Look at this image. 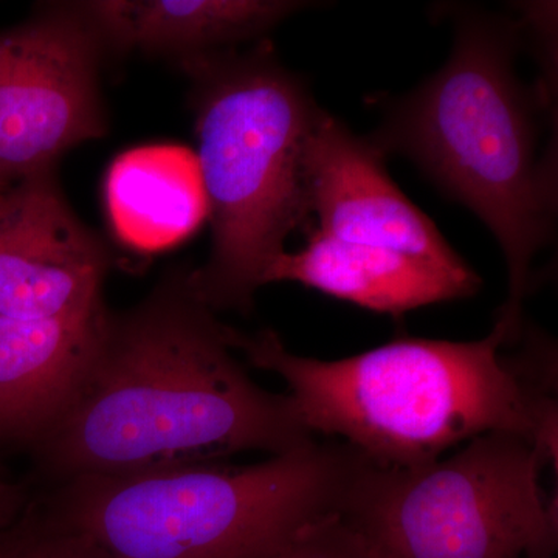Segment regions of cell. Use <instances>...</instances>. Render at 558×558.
I'll use <instances>...</instances> for the list:
<instances>
[{
  "label": "cell",
  "mask_w": 558,
  "mask_h": 558,
  "mask_svg": "<svg viewBox=\"0 0 558 558\" xmlns=\"http://www.w3.org/2000/svg\"><path fill=\"white\" fill-rule=\"evenodd\" d=\"M105 301L49 319L0 317V444L35 446L68 410L101 339Z\"/></svg>",
  "instance_id": "10"
},
{
  "label": "cell",
  "mask_w": 558,
  "mask_h": 558,
  "mask_svg": "<svg viewBox=\"0 0 558 558\" xmlns=\"http://www.w3.org/2000/svg\"><path fill=\"white\" fill-rule=\"evenodd\" d=\"M32 498V488L27 484L0 478V531L20 519Z\"/></svg>",
  "instance_id": "16"
},
{
  "label": "cell",
  "mask_w": 558,
  "mask_h": 558,
  "mask_svg": "<svg viewBox=\"0 0 558 558\" xmlns=\"http://www.w3.org/2000/svg\"><path fill=\"white\" fill-rule=\"evenodd\" d=\"M284 281L395 317L468 299L481 288V278L468 264L447 267L395 250L340 241L317 229L299 252L286 250L264 277V286Z\"/></svg>",
  "instance_id": "11"
},
{
  "label": "cell",
  "mask_w": 558,
  "mask_h": 558,
  "mask_svg": "<svg viewBox=\"0 0 558 558\" xmlns=\"http://www.w3.org/2000/svg\"><path fill=\"white\" fill-rule=\"evenodd\" d=\"M301 179L307 215L322 233L447 267L468 264L389 178L379 146L322 108L304 142Z\"/></svg>",
  "instance_id": "9"
},
{
  "label": "cell",
  "mask_w": 558,
  "mask_h": 558,
  "mask_svg": "<svg viewBox=\"0 0 558 558\" xmlns=\"http://www.w3.org/2000/svg\"><path fill=\"white\" fill-rule=\"evenodd\" d=\"M189 277L175 267L135 306L109 310L72 402L32 447L49 486L314 442L290 395L259 387L238 362L234 328L197 300Z\"/></svg>",
  "instance_id": "1"
},
{
  "label": "cell",
  "mask_w": 558,
  "mask_h": 558,
  "mask_svg": "<svg viewBox=\"0 0 558 558\" xmlns=\"http://www.w3.org/2000/svg\"><path fill=\"white\" fill-rule=\"evenodd\" d=\"M521 24L459 10L449 60L388 108L369 137L400 154L494 234L508 266L509 295L499 311L517 337L532 263L553 231L556 174L538 157L537 110L549 101L515 69Z\"/></svg>",
  "instance_id": "3"
},
{
  "label": "cell",
  "mask_w": 558,
  "mask_h": 558,
  "mask_svg": "<svg viewBox=\"0 0 558 558\" xmlns=\"http://www.w3.org/2000/svg\"><path fill=\"white\" fill-rule=\"evenodd\" d=\"M0 558H120L94 539L47 515L35 497L24 513L0 531Z\"/></svg>",
  "instance_id": "14"
},
{
  "label": "cell",
  "mask_w": 558,
  "mask_h": 558,
  "mask_svg": "<svg viewBox=\"0 0 558 558\" xmlns=\"http://www.w3.org/2000/svg\"><path fill=\"white\" fill-rule=\"evenodd\" d=\"M365 457L317 440L255 464L83 476L33 495L39 508L120 558H269L343 512Z\"/></svg>",
  "instance_id": "4"
},
{
  "label": "cell",
  "mask_w": 558,
  "mask_h": 558,
  "mask_svg": "<svg viewBox=\"0 0 558 558\" xmlns=\"http://www.w3.org/2000/svg\"><path fill=\"white\" fill-rule=\"evenodd\" d=\"M269 558H371L340 513L315 521Z\"/></svg>",
  "instance_id": "15"
},
{
  "label": "cell",
  "mask_w": 558,
  "mask_h": 558,
  "mask_svg": "<svg viewBox=\"0 0 558 558\" xmlns=\"http://www.w3.org/2000/svg\"><path fill=\"white\" fill-rule=\"evenodd\" d=\"M211 250L190 286L213 312H248L293 231L310 222L301 156L319 109L267 46L183 61Z\"/></svg>",
  "instance_id": "5"
},
{
  "label": "cell",
  "mask_w": 558,
  "mask_h": 558,
  "mask_svg": "<svg viewBox=\"0 0 558 558\" xmlns=\"http://www.w3.org/2000/svg\"><path fill=\"white\" fill-rule=\"evenodd\" d=\"M113 231L128 247L154 253L191 236L208 219L196 153L146 145L113 160L105 185Z\"/></svg>",
  "instance_id": "13"
},
{
  "label": "cell",
  "mask_w": 558,
  "mask_h": 558,
  "mask_svg": "<svg viewBox=\"0 0 558 558\" xmlns=\"http://www.w3.org/2000/svg\"><path fill=\"white\" fill-rule=\"evenodd\" d=\"M553 462L557 451L506 432L417 468L365 458L341 517L371 558H553L557 497L542 483Z\"/></svg>",
  "instance_id": "6"
},
{
  "label": "cell",
  "mask_w": 558,
  "mask_h": 558,
  "mask_svg": "<svg viewBox=\"0 0 558 558\" xmlns=\"http://www.w3.org/2000/svg\"><path fill=\"white\" fill-rule=\"evenodd\" d=\"M109 248L76 218L53 170L16 180L0 202V317L49 319L102 301Z\"/></svg>",
  "instance_id": "8"
},
{
  "label": "cell",
  "mask_w": 558,
  "mask_h": 558,
  "mask_svg": "<svg viewBox=\"0 0 558 558\" xmlns=\"http://www.w3.org/2000/svg\"><path fill=\"white\" fill-rule=\"evenodd\" d=\"M102 50L142 51L180 61L258 39L304 2L290 0H95L78 2Z\"/></svg>",
  "instance_id": "12"
},
{
  "label": "cell",
  "mask_w": 558,
  "mask_h": 558,
  "mask_svg": "<svg viewBox=\"0 0 558 558\" xmlns=\"http://www.w3.org/2000/svg\"><path fill=\"white\" fill-rule=\"evenodd\" d=\"M11 180L0 171V202H2L3 196H5L7 191L10 189Z\"/></svg>",
  "instance_id": "17"
},
{
  "label": "cell",
  "mask_w": 558,
  "mask_h": 558,
  "mask_svg": "<svg viewBox=\"0 0 558 558\" xmlns=\"http://www.w3.org/2000/svg\"><path fill=\"white\" fill-rule=\"evenodd\" d=\"M102 53L78 3L47 7L0 32V171L7 178L53 170L62 154L106 134Z\"/></svg>",
  "instance_id": "7"
},
{
  "label": "cell",
  "mask_w": 558,
  "mask_h": 558,
  "mask_svg": "<svg viewBox=\"0 0 558 558\" xmlns=\"http://www.w3.org/2000/svg\"><path fill=\"white\" fill-rule=\"evenodd\" d=\"M497 318L484 339H400L340 360L301 357L275 330L234 329V351L289 385L312 435L336 436L388 468H417L487 433L527 436L557 451L553 369Z\"/></svg>",
  "instance_id": "2"
}]
</instances>
